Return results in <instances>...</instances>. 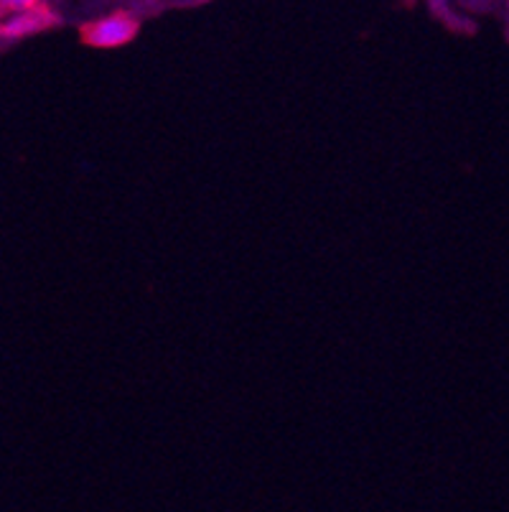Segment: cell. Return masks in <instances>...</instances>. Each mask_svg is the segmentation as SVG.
<instances>
[{
    "label": "cell",
    "mask_w": 509,
    "mask_h": 512,
    "mask_svg": "<svg viewBox=\"0 0 509 512\" xmlns=\"http://www.w3.org/2000/svg\"><path fill=\"white\" fill-rule=\"evenodd\" d=\"M138 34V23L128 13H110L105 18H97L84 29V41L95 49H118L130 44Z\"/></svg>",
    "instance_id": "cell-1"
},
{
    "label": "cell",
    "mask_w": 509,
    "mask_h": 512,
    "mask_svg": "<svg viewBox=\"0 0 509 512\" xmlns=\"http://www.w3.org/2000/svg\"><path fill=\"white\" fill-rule=\"evenodd\" d=\"M51 23H56V18L46 8L34 6L23 8V11H13L0 21V39H26V36H34L39 31L49 29Z\"/></svg>",
    "instance_id": "cell-2"
},
{
    "label": "cell",
    "mask_w": 509,
    "mask_h": 512,
    "mask_svg": "<svg viewBox=\"0 0 509 512\" xmlns=\"http://www.w3.org/2000/svg\"><path fill=\"white\" fill-rule=\"evenodd\" d=\"M41 0H0V11H23V8L39 6Z\"/></svg>",
    "instance_id": "cell-3"
}]
</instances>
